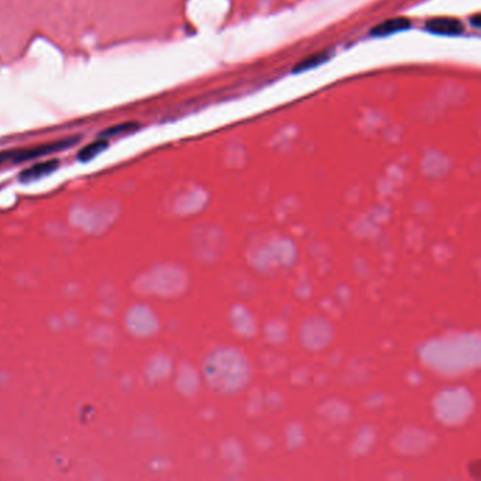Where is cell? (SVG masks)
Here are the masks:
<instances>
[{"instance_id": "1", "label": "cell", "mask_w": 481, "mask_h": 481, "mask_svg": "<svg viewBox=\"0 0 481 481\" xmlns=\"http://www.w3.org/2000/svg\"><path fill=\"white\" fill-rule=\"evenodd\" d=\"M206 380L216 394L233 396L246 388L252 370L247 357L234 347H221L207 358Z\"/></svg>"}, {"instance_id": "2", "label": "cell", "mask_w": 481, "mask_h": 481, "mask_svg": "<svg viewBox=\"0 0 481 481\" xmlns=\"http://www.w3.org/2000/svg\"><path fill=\"white\" fill-rule=\"evenodd\" d=\"M427 30L438 36H459L464 32V24L453 17H435L427 21Z\"/></svg>"}, {"instance_id": "3", "label": "cell", "mask_w": 481, "mask_h": 481, "mask_svg": "<svg viewBox=\"0 0 481 481\" xmlns=\"http://www.w3.org/2000/svg\"><path fill=\"white\" fill-rule=\"evenodd\" d=\"M58 167H59V160L54 158V160L41 161V163H37L32 167L23 170L19 174V179L21 183H32V181H36V179H40L45 175L52 174Z\"/></svg>"}, {"instance_id": "4", "label": "cell", "mask_w": 481, "mask_h": 481, "mask_svg": "<svg viewBox=\"0 0 481 481\" xmlns=\"http://www.w3.org/2000/svg\"><path fill=\"white\" fill-rule=\"evenodd\" d=\"M411 21L407 17H393L384 20L381 23H378L376 27L371 28V36L374 37H385L389 34H394L398 32H402V30L409 28Z\"/></svg>"}, {"instance_id": "5", "label": "cell", "mask_w": 481, "mask_h": 481, "mask_svg": "<svg viewBox=\"0 0 481 481\" xmlns=\"http://www.w3.org/2000/svg\"><path fill=\"white\" fill-rule=\"evenodd\" d=\"M332 50H323V51H318L312 55L305 57L303 61H299L295 67H294V72H304L312 68H316L319 65H322L323 63H326L327 59L332 57Z\"/></svg>"}, {"instance_id": "6", "label": "cell", "mask_w": 481, "mask_h": 481, "mask_svg": "<svg viewBox=\"0 0 481 481\" xmlns=\"http://www.w3.org/2000/svg\"><path fill=\"white\" fill-rule=\"evenodd\" d=\"M108 147H109V141L106 139L99 137L98 140L89 143L81 148V152L78 153V160L83 163L91 161L95 157H98L101 153H103Z\"/></svg>"}, {"instance_id": "7", "label": "cell", "mask_w": 481, "mask_h": 481, "mask_svg": "<svg viewBox=\"0 0 481 481\" xmlns=\"http://www.w3.org/2000/svg\"><path fill=\"white\" fill-rule=\"evenodd\" d=\"M140 127V125L137 122H126V123H120V125H116V126H110L108 129H105L103 132L99 133V137L101 139H112V137H119V136H122V134H127V133H132L134 130H137Z\"/></svg>"}, {"instance_id": "8", "label": "cell", "mask_w": 481, "mask_h": 481, "mask_svg": "<svg viewBox=\"0 0 481 481\" xmlns=\"http://www.w3.org/2000/svg\"><path fill=\"white\" fill-rule=\"evenodd\" d=\"M16 154V148L14 150H5V152H0V165H3L6 163H13Z\"/></svg>"}, {"instance_id": "9", "label": "cell", "mask_w": 481, "mask_h": 481, "mask_svg": "<svg viewBox=\"0 0 481 481\" xmlns=\"http://www.w3.org/2000/svg\"><path fill=\"white\" fill-rule=\"evenodd\" d=\"M481 23H480V14H475L474 17H473V25L474 27H478Z\"/></svg>"}]
</instances>
